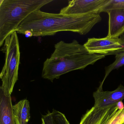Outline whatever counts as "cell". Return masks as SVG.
I'll return each mask as SVG.
<instances>
[{
  "label": "cell",
  "instance_id": "cell-1",
  "mask_svg": "<svg viewBox=\"0 0 124 124\" xmlns=\"http://www.w3.org/2000/svg\"><path fill=\"white\" fill-rule=\"evenodd\" d=\"M101 19L100 14L97 13L71 16L49 13L40 10L27 16L16 31L29 37L51 36L65 31L85 35Z\"/></svg>",
  "mask_w": 124,
  "mask_h": 124
},
{
  "label": "cell",
  "instance_id": "cell-2",
  "mask_svg": "<svg viewBox=\"0 0 124 124\" xmlns=\"http://www.w3.org/2000/svg\"><path fill=\"white\" fill-rule=\"evenodd\" d=\"M54 47L53 53L44 62L42 75L43 78L52 82L69 72L84 69L106 56L90 54L76 40L71 43L59 41Z\"/></svg>",
  "mask_w": 124,
  "mask_h": 124
},
{
  "label": "cell",
  "instance_id": "cell-3",
  "mask_svg": "<svg viewBox=\"0 0 124 124\" xmlns=\"http://www.w3.org/2000/svg\"><path fill=\"white\" fill-rule=\"evenodd\" d=\"M53 0H0V46L6 38L31 14L40 10Z\"/></svg>",
  "mask_w": 124,
  "mask_h": 124
},
{
  "label": "cell",
  "instance_id": "cell-4",
  "mask_svg": "<svg viewBox=\"0 0 124 124\" xmlns=\"http://www.w3.org/2000/svg\"><path fill=\"white\" fill-rule=\"evenodd\" d=\"M1 51L5 54V63L0 78L2 81L1 87L10 94L13 92L18 80L20 52L17 33L14 32L5 40Z\"/></svg>",
  "mask_w": 124,
  "mask_h": 124
},
{
  "label": "cell",
  "instance_id": "cell-5",
  "mask_svg": "<svg viewBox=\"0 0 124 124\" xmlns=\"http://www.w3.org/2000/svg\"><path fill=\"white\" fill-rule=\"evenodd\" d=\"M124 107L122 101L106 108L93 106L82 116L79 124H109Z\"/></svg>",
  "mask_w": 124,
  "mask_h": 124
},
{
  "label": "cell",
  "instance_id": "cell-6",
  "mask_svg": "<svg viewBox=\"0 0 124 124\" xmlns=\"http://www.w3.org/2000/svg\"><path fill=\"white\" fill-rule=\"evenodd\" d=\"M84 46L90 54L115 55L123 48L120 38H89Z\"/></svg>",
  "mask_w": 124,
  "mask_h": 124
},
{
  "label": "cell",
  "instance_id": "cell-7",
  "mask_svg": "<svg viewBox=\"0 0 124 124\" xmlns=\"http://www.w3.org/2000/svg\"><path fill=\"white\" fill-rule=\"evenodd\" d=\"M109 0H73L69 1L66 7L60 13L67 15H77L91 13L100 14L102 8Z\"/></svg>",
  "mask_w": 124,
  "mask_h": 124
},
{
  "label": "cell",
  "instance_id": "cell-8",
  "mask_svg": "<svg viewBox=\"0 0 124 124\" xmlns=\"http://www.w3.org/2000/svg\"><path fill=\"white\" fill-rule=\"evenodd\" d=\"M95 104L93 106L98 108L109 107L124 99V86L120 85L113 91H103V86L99 85L93 94Z\"/></svg>",
  "mask_w": 124,
  "mask_h": 124
},
{
  "label": "cell",
  "instance_id": "cell-9",
  "mask_svg": "<svg viewBox=\"0 0 124 124\" xmlns=\"http://www.w3.org/2000/svg\"><path fill=\"white\" fill-rule=\"evenodd\" d=\"M108 15V30L107 37L117 39L124 34V9L111 10Z\"/></svg>",
  "mask_w": 124,
  "mask_h": 124
},
{
  "label": "cell",
  "instance_id": "cell-10",
  "mask_svg": "<svg viewBox=\"0 0 124 124\" xmlns=\"http://www.w3.org/2000/svg\"><path fill=\"white\" fill-rule=\"evenodd\" d=\"M11 94L0 87V124H16Z\"/></svg>",
  "mask_w": 124,
  "mask_h": 124
},
{
  "label": "cell",
  "instance_id": "cell-11",
  "mask_svg": "<svg viewBox=\"0 0 124 124\" xmlns=\"http://www.w3.org/2000/svg\"><path fill=\"white\" fill-rule=\"evenodd\" d=\"M16 124H27L30 119V106L26 99H23L13 106Z\"/></svg>",
  "mask_w": 124,
  "mask_h": 124
},
{
  "label": "cell",
  "instance_id": "cell-12",
  "mask_svg": "<svg viewBox=\"0 0 124 124\" xmlns=\"http://www.w3.org/2000/svg\"><path fill=\"white\" fill-rule=\"evenodd\" d=\"M42 124H70L64 114L53 109L42 118Z\"/></svg>",
  "mask_w": 124,
  "mask_h": 124
},
{
  "label": "cell",
  "instance_id": "cell-13",
  "mask_svg": "<svg viewBox=\"0 0 124 124\" xmlns=\"http://www.w3.org/2000/svg\"><path fill=\"white\" fill-rule=\"evenodd\" d=\"M115 55V61L109 66L105 67V76L103 81L100 83L101 85H103L105 80L112 71L117 69L124 65V50L117 52Z\"/></svg>",
  "mask_w": 124,
  "mask_h": 124
},
{
  "label": "cell",
  "instance_id": "cell-14",
  "mask_svg": "<svg viewBox=\"0 0 124 124\" xmlns=\"http://www.w3.org/2000/svg\"><path fill=\"white\" fill-rule=\"evenodd\" d=\"M124 9V0H109L108 3L102 8L101 13L114 9Z\"/></svg>",
  "mask_w": 124,
  "mask_h": 124
},
{
  "label": "cell",
  "instance_id": "cell-15",
  "mask_svg": "<svg viewBox=\"0 0 124 124\" xmlns=\"http://www.w3.org/2000/svg\"><path fill=\"white\" fill-rule=\"evenodd\" d=\"M124 122V107L119 114L109 124H122Z\"/></svg>",
  "mask_w": 124,
  "mask_h": 124
},
{
  "label": "cell",
  "instance_id": "cell-16",
  "mask_svg": "<svg viewBox=\"0 0 124 124\" xmlns=\"http://www.w3.org/2000/svg\"><path fill=\"white\" fill-rule=\"evenodd\" d=\"M122 38L123 39V40H124V34L122 36Z\"/></svg>",
  "mask_w": 124,
  "mask_h": 124
},
{
  "label": "cell",
  "instance_id": "cell-17",
  "mask_svg": "<svg viewBox=\"0 0 124 124\" xmlns=\"http://www.w3.org/2000/svg\"><path fill=\"white\" fill-rule=\"evenodd\" d=\"M124 124V122H123V124Z\"/></svg>",
  "mask_w": 124,
  "mask_h": 124
}]
</instances>
